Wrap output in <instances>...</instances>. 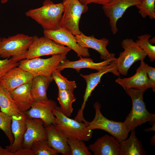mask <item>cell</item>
Wrapping results in <instances>:
<instances>
[{"instance_id":"obj_24","label":"cell","mask_w":155,"mask_h":155,"mask_svg":"<svg viewBox=\"0 0 155 155\" xmlns=\"http://www.w3.org/2000/svg\"><path fill=\"white\" fill-rule=\"evenodd\" d=\"M135 129L131 130L129 137L119 143L120 155H144L146 152L136 136Z\"/></svg>"},{"instance_id":"obj_20","label":"cell","mask_w":155,"mask_h":155,"mask_svg":"<svg viewBox=\"0 0 155 155\" xmlns=\"http://www.w3.org/2000/svg\"><path fill=\"white\" fill-rule=\"evenodd\" d=\"M88 147L94 155H120L119 143L107 135L98 138Z\"/></svg>"},{"instance_id":"obj_32","label":"cell","mask_w":155,"mask_h":155,"mask_svg":"<svg viewBox=\"0 0 155 155\" xmlns=\"http://www.w3.org/2000/svg\"><path fill=\"white\" fill-rule=\"evenodd\" d=\"M11 116L0 112V129L5 133L11 145L14 141V137L11 131Z\"/></svg>"},{"instance_id":"obj_19","label":"cell","mask_w":155,"mask_h":155,"mask_svg":"<svg viewBox=\"0 0 155 155\" xmlns=\"http://www.w3.org/2000/svg\"><path fill=\"white\" fill-rule=\"evenodd\" d=\"M75 37L80 46L84 48H91L96 51L100 53L101 59L106 60L111 56V53L106 48L109 43L108 39L103 38L98 39L93 35L87 36L82 32L75 36Z\"/></svg>"},{"instance_id":"obj_39","label":"cell","mask_w":155,"mask_h":155,"mask_svg":"<svg viewBox=\"0 0 155 155\" xmlns=\"http://www.w3.org/2000/svg\"><path fill=\"white\" fill-rule=\"evenodd\" d=\"M9 0H1V2L2 3H5L7 2Z\"/></svg>"},{"instance_id":"obj_1","label":"cell","mask_w":155,"mask_h":155,"mask_svg":"<svg viewBox=\"0 0 155 155\" xmlns=\"http://www.w3.org/2000/svg\"><path fill=\"white\" fill-rule=\"evenodd\" d=\"M63 11V3L55 4L46 0L41 7L29 10L25 14L40 25L44 30H55L61 27Z\"/></svg>"},{"instance_id":"obj_28","label":"cell","mask_w":155,"mask_h":155,"mask_svg":"<svg viewBox=\"0 0 155 155\" xmlns=\"http://www.w3.org/2000/svg\"><path fill=\"white\" fill-rule=\"evenodd\" d=\"M30 149L34 155H56L58 154L50 147L47 139L35 141Z\"/></svg>"},{"instance_id":"obj_30","label":"cell","mask_w":155,"mask_h":155,"mask_svg":"<svg viewBox=\"0 0 155 155\" xmlns=\"http://www.w3.org/2000/svg\"><path fill=\"white\" fill-rule=\"evenodd\" d=\"M67 141L70 149V155H92L84 141L71 138H68Z\"/></svg>"},{"instance_id":"obj_37","label":"cell","mask_w":155,"mask_h":155,"mask_svg":"<svg viewBox=\"0 0 155 155\" xmlns=\"http://www.w3.org/2000/svg\"><path fill=\"white\" fill-rule=\"evenodd\" d=\"M0 155H14V153L7 148H3L0 146Z\"/></svg>"},{"instance_id":"obj_38","label":"cell","mask_w":155,"mask_h":155,"mask_svg":"<svg viewBox=\"0 0 155 155\" xmlns=\"http://www.w3.org/2000/svg\"><path fill=\"white\" fill-rule=\"evenodd\" d=\"M149 41L152 44L154 43H155V37H154L151 39H149Z\"/></svg>"},{"instance_id":"obj_4","label":"cell","mask_w":155,"mask_h":155,"mask_svg":"<svg viewBox=\"0 0 155 155\" xmlns=\"http://www.w3.org/2000/svg\"><path fill=\"white\" fill-rule=\"evenodd\" d=\"M53 112L55 117V125L68 138L87 141L92 138L93 131L87 127L88 124L67 117L57 106Z\"/></svg>"},{"instance_id":"obj_25","label":"cell","mask_w":155,"mask_h":155,"mask_svg":"<svg viewBox=\"0 0 155 155\" xmlns=\"http://www.w3.org/2000/svg\"><path fill=\"white\" fill-rule=\"evenodd\" d=\"M73 91L59 90L57 100L60 104V108L63 113L70 117L73 111L72 104L76 100Z\"/></svg>"},{"instance_id":"obj_16","label":"cell","mask_w":155,"mask_h":155,"mask_svg":"<svg viewBox=\"0 0 155 155\" xmlns=\"http://www.w3.org/2000/svg\"><path fill=\"white\" fill-rule=\"evenodd\" d=\"M140 66L136 69V73L132 76L126 78H118L116 83L122 86L124 90L134 88L145 91L151 88L152 86L146 71L144 60H140Z\"/></svg>"},{"instance_id":"obj_10","label":"cell","mask_w":155,"mask_h":155,"mask_svg":"<svg viewBox=\"0 0 155 155\" xmlns=\"http://www.w3.org/2000/svg\"><path fill=\"white\" fill-rule=\"evenodd\" d=\"M116 60L113 62L103 69L95 73H90L88 75L80 74V76L85 80L86 86L83 96V101L81 108L74 118L75 120L81 122L87 123L88 121L84 118L83 111L85 108L86 102L91 94L92 92L100 82L102 76L108 73H111L117 76H120V74L117 71L116 66Z\"/></svg>"},{"instance_id":"obj_8","label":"cell","mask_w":155,"mask_h":155,"mask_svg":"<svg viewBox=\"0 0 155 155\" xmlns=\"http://www.w3.org/2000/svg\"><path fill=\"white\" fill-rule=\"evenodd\" d=\"M64 11L61 27L74 36L81 32L79 28V23L82 15L88 9L87 5L82 4L79 0H63Z\"/></svg>"},{"instance_id":"obj_17","label":"cell","mask_w":155,"mask_h":155,"mask_svg":"<svg viewBox=\"0 0 155 155\" xmlns=\"http://www.w3.org/2000/svg\"><path fill=\"white\" fill-rule=\"evenodd\" d=\"M26 129L24 136L22 148L30 149L35 141L47 139V136L43 121L38 118H27Z\"/></svg>"},{"instance_id":"obj_12","label":"cell","mask_w":155,"mask_h":155,"mask_svg":"<svg viewBox=\"0 0 155 155\" xmlns=\"http://www.w3.org/2000/svg\"><path fill=\"white\" fill-rule=\"evenodd\" d=\"M142 0H112L103 6L102 9L105 15L108 18L112 33L116 34L118 31L117 23L126 10L129 7L141 3Z\"/></svg>"},{"instance_id":"obj_9","label":"cell","mask_w":155,"mask_h":155,"mask_svg":"<svg viewBox=\"0 0 155 155\" xmlns=\"http://www.w3.org/2000/svg\"><path fill=\"white\" fill-rule=\"evenodd\" d=\"M33 36V42L25 56V59L68 53L71 50L69 47L58 44L45 36L40 37L36 36Z\"/></svg>"},{"instance_id":"obj_34","label":"cell","mask_w":155,"mask_h":155,"mask_svg":"<svg viewBox=\"0 0 155 155\" xmlns=\"http://www.w3.org/2000/svg\"><path fill=\"white\" fill-rule=\"evenodd\" d=\"M144 68L148 75V78L150 82L152 88L154 92H155V68L149 66L144 63Z\"/></svg>"},{"instance_id":"obj_6","label":"cell","mask_w":155,"mask_h":155,"mask_svg":"<svg viewBox=\"0 0 155 155\" xmlns=\"http://www.w3.org/2000/svg\"><path fill=\"white\" fill-rule=\"evenodd\" d=\"M93 106L95 115L93 120L88 124L87 127L89 129L105 131L112 135L119 143L127 138L130 131L123 122L110 120L104 117L101 112V106L99 102H95Z\"/></svg>"},{"instance_id":"obj_29","label":"cell","mask_w":155,"mask_h":155,"mask_svg":"<svg viewBox=\"0 0 155 155\" xmlns=\"http://www.w3.org/2000/svg\"><path fill=\"white\" fill-rule=\"evenodd\" d=\"M61 72L56 69L52 73L51 77V79L55 82L58 90L73 91L77 87L75 82L69 80L61 74Z\"/></svg>"},{"instance_id":"obj_11","label":"cell","mask_w":155,"mask_h":155,"mask_svg":"<svg viewBox=\"0 0 155 155\" xmlns=\"http://www.w3.org/2000/svg\"><path fill=\"white\" fill-rule=\"evenodd\" d=\"M43 34L44 36L56 43L65 45L73 50L80 58L88 57L90 56L88 48L80 46L77 43L75 36L61 27L55 30H44Z\"/></svg>"},{"instance_id":"obj_14","label":"cell","mask_w":155,"mask_h":155,"mask_svg":"<svg viewBox=\"0 0 155 155\" xmlns=\"http://www.w3.org/2000/svg\"><path fill=\"white\" fill-rule=\"evenodd\" d=\"M115 55L111 53V56L104 61L98 63H95L92 59L88 57H81L79 60L71 61L65 59L61 61L57 69L60 71L66 68H72L79 72L81 69L89 68L98 71L105 68L117 59Z\"/></svg>"},{"instance_id":"obj_22","label":"cell","mask_w":155,"mask_h":155,"mask_svg":"<svg viewBox=\"0 0 155 155\" xmlns=\"http://www.w3.org/2000/svg\"><path fill=\"white\" fill-rule=\"evenodd\" d=\"M31 83L24 84L9 92L10 96L21 113L29 110L33 102L31 94Z\"/></svg>"},{"instance_id":"obj_7","label":"cell","mask_w":155,"mask_h":155,"mask_svg":"<svg viewBox=\"0 0 155 155\" xmlns=\"http://www.w3.org/2000/svg\"><path fill=\"white\" fill-rule=\"evenodd\" d=\"M121 46L124 51L121 52L117 58V69L120 74L126 76L129 69L135 62L145 58L146 53L131 38L123 39Z\"/></svg>"},{"instance_id":"obj_23","label":"cell","mask_w":155,"mask_h":155,"mask_svg":"<svg viewBox=\"0 0 155 155\" xmlns=\"http://www.w3.org/2000/svg\"><path fill=\"white\" fill-rule=\"evenodd\" d=\"M53 80L42 75L33 77L31 82L30 94L33 102L46 100L48 99L47 91Z\"/></svg>"},{"instance_id":"obj_2","label":"cell","mask_w":155,"mask_h":155,"mask_svg":"<svg viewBox=\"0 0 155 155\" xmlns=\"http://www.w3.org/2000/svg\"><path fill=\"white\" fill-rule=\"evenodd\" d=\"M131 98L132 108L123 123L129 131L147 122L154 123L155 115L146 109L143 99L145 91L134 88L124 90Z\"/></svg>"},{"instance_id":"obj_3","label":"cell","mask_w":155,"mask_h":155,"mask_svg":"<svg viewBox=\"0 0 155 155\" xmlns=\"http://www.w3.org/2000/svg\"><path fill=\"white\" fill-rule=\"evenodd\" d=\"M33 40V36L18 33L0 41V57L10 58L13 63L25 59V56Z\"/></svg>"},{"instance_id":"obj_36","label":"cell","mask_w":155,"mask_h":155,"mask_svg":"<svg viewBox=\"0 0 155 155\" xmlns=\"http://www.w3.org/2000/svg\"><path fill=\"white\" fill-rule=\"evenodd\" d=\"M14 155H34L30 149L22 148L14 152Z\"/></svg>"},{"instance_id":"obj_21","label":"cell","mask_w":155,"mask_h":155,"mask_svg":"<svg viewBox=\"0 0 155 155\" xmlns=\"http://www.w3.org/2000/svg\"><path fill=\"white\" fill-rule=\"evenodd\" d=\"M11 131L14 141L11 145L5 148L12 152L22 148L24 136L26 129V120L27 117L24 112L11 116Z\"/></svg>"},{"instance_id":"obj_27","label":"cell","mask_w":155,"mask_h":155,"mask_svg":"<svg viewBox=\"0 0 155 155\" xmlns=\"http://www.w3.org/2000/svg\"><path fill=\"white\" fill-rule=\"evenodd\" d=\"M151 36V35L148 34L138 36V39L135 42L137 45L146 53L150 61L153 62L155 60V46L149 41Z\"/></svg>"},{"instance_id":"obj_33","label":"cell","mask_w":155,"mask_h":155,"mask_svg":"<svg viewBox=\"0 0 155 155\" xmlns=\"http://www.w3.org/2000/svg\"><path fill=\"white\" fill-rule=\"evenodd\" d=\"M1 38L0 37V41ZM19 64V62L13 63L10 59L0 60V78L12 68L18 67Z\"/></svg>"},{"instance_id":"obj_5","label":"cell","mask_w":155,"mask_h":155,"mask_svg":"<svg viewBox=\"0 0 155 155\" xmlns=\"http://www.w3.org/2000/svg\"><path fill=\"white\" fill-rule=\"evenodd\" d=\"M67 53H66L55 54L47 59L37 57L25 59L19 62L18 67L29 73L33 77L41 75L51 79L52 73L57 69L61 61L66 59Z\"/></svg>"},{"instance_id":"obj_26","label":"cell","mask_w":155,"mask_h":155,"mask_svg":"<svg viewBox=\"0 0 155 155\" xmlns=\"http://www.w3.org/2000/svg\"><path fill=\"white\" fill-rule=\"evenodd\" d=\"M0 108L1 112L11 116L18 115L21 113L11 98L9 92L0 85Z\"/></svg>"},{"instance_id":"obj_13","label":"cell","mask_w":155,"mask_h":155,"mask_svg":"<svg viewBox=\"0 0 155 155\" xmlns=\"http://www.w3.org/2000/svg\"><path fill=\"white\" fill-rule=\"evenodd\" d=\"M57 106L56 102L51 99L33 102L30 108L24 112L27 117L41 119L45 127L55 124V117L53 110Z\"/></svg>"},{"instance_id":"obj_35","label":"cell","mask_w":155,"mask_h":155,"mask_svg":"<svg viewBox=\"0 0 155 155\" xmlns=\"http://www.w3.org/2000/svg\"><path fill=\"white\" fill-rule=\"evenodd\" d=\"M80 2L84 5L94 3L101 5L103 6L106 5L112 0H79Z\"/></svg>"},{"instance_id":"obj_31","label":"cell","mask_w":155,"mask_h":155,"mask_svg":"<svg viewBox=\"0 0 155 155\" xmlns=\"http://www.w3.org/2000/svg\"><path fill=\"white\" fill-rule=\"evenodd\" d=\"M135 6L142 18L148 16L150 19L155 18V0H142L140 4Z\"/></svg>"},{"instance_id":"obj_15","label":"cell","mask_w":155,"mask_h":155,"mask_svg":"<svg viewBox=\"0 0 155 155\" xmlns=\"http://www.w3.org/2000/svg\"><path fill=\"white\" fill-rule=\"evenodd\" d=\"M33 78L29 73L17 67L0 78V85L10 92L20 86L31 83Z\"/></svg>"},{"instance_id":"obj_18","label":"cell","mask_w":155,"mask_h":155,"mask_svg":"<svg viewBox=\"0 0 155 155\" xmlns=\"http://www.w3.org/2000/svg\"><path fill=\"white\" fill-rule=\"evenodd\" d=\"M47 140L50 147L58 153L70 155V149L67 142L68 138L59 131L54 125L45 127Z\"/></svg>"}]
</instances>
